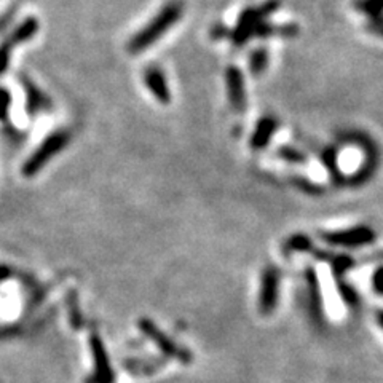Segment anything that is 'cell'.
<instances>
[{
  "label": "cell",
  "instance_id": "obj_1",
  "mask_svg": "<svg viewBox=\"0 0 383 383\" xmlns=\"http://www.w3.org/2000/svg\"><path fill=\"white\" fill-rule=\"evenodd\" d=\"M184 13V5L179 0H173L163 6V9L157 13L154 19L145 24L140 32H136L128 43V51L131 55H140L144 50H147L150 45L160 41L163 34L173 28V26L179 21Z\"/></svg>",
  "mask_w": 383,
  "mask_h": 383
},
{
  "label": "cell",
  "instance_id": "obj_2",
  "mask_svg": "<svg viewBox=\"0 0 383 383\" xmlns=\"http://www.w3.org/2000/svg\"><path fill=\"white\" fill-rule=\"evenodd\" d=\"M276 6H278L276 2H268L262 6H251V9L244 10L238 18L236 28L227 32L232 42L240 47V45L248 43L254 36L272 34L273 29L266 23V19Z\"/></svg>",
  "mask_w": 383,
  "mask_h": 383
},
{
  "label": "cell",
  "instance_id": "obj_3",
  "mask_svg": "<svg viewBox=\"0 0 383 383\" xmlns=\"http://www.w3.org/2000/svg\"><path fill=\"white\" fill-rule=\"evenodd\" d=\"M70 140H72V135L69 130L61 128L50 133L42 141V144L38 145L34 152H32V155L28 158V160L24 162L23 169H21L23 176L32 177L37 173H41V171L47 167V163L50 160H53L59 152L68 147V145L70 144Z\"/></svg>",
  "mask_w": 383,
  "mask_h": 383
},
{
  "label": "cell",
  "instance_id": "obj_4",
  "mask_svg": "<svg viewBox=\"0 0 383 383\" xmlns=\"http://www.w3.org/2000/svg\"><path fill=\"white\" fill-rule=\"evenodd\" d=\"M137 326H140V329L144 332L145 337H149V339L155 343L158 350H160L163 355H167V356H169V358L182 362V364H190L192 360H194L192 358V353L189 352V350L177 345V343L171 339V337L162 332L160 329H158L150 320L142 318V320H140V322H137Z\"/></svg>",
  "mask_w": 383,
  "mask_h": 383
},
{
  "label": "cell",
  "instance_id": "obj_5",
  "mask_svg": "<svg viewBox=\"0 0 383 383\" xmlns=\"http://www.w3.org/2000/svg\"><path fill=\"white\" fill-rule=\"evenodd\" d=\"M38 28H41V24H38L36 18H32V16L26 18L24 21L21 24H18L15 31L6 37V41L0 45V75L9 69L13 50H15L18 45L29 42L31 38L38 32Z\"/></svg>",
  "mask_w": 383,
  "mask_h": 383
},
{
  "label": "cell",
  "instance_id": "obj_6",
  "mask_svg": "<svg viewBox=\"0 0 383 383\" xmlns=\"http://www.w3.org/2000/svg\"><path fill=\"white\" fill-rule=\"evenodd\" d=\"M320 236L322 241L331 244V246H343V248H362L367 244H372L377 238L374 229L361 226L353 227L342 232H321Z\"/></svg>",
  "mask_w": 383,
  "mask_h": 383
},
{
  "label": "cell",
  "instance_id": "obj_7",
  "mask_svg": "<svg viewBox=\"0 0 383 383\" xmlns=\"http://www.w3.org/2000/svg\"><path fill=\"white\" fill-rule=\"evenodd\" d=\"M90 348L95 361V372L87 379V383H114L115 374L110 367L109 355L105 352L103 339L96 332L90 337Z\"/></svg>",
  "mask_w": 383,
  "mask_h": 383
},
{
  "label": "cell",
  "instance_id": "obj_8",
  "mask_svg": "<svg viewBox=\"0 0 383 383\" xmlns=\"http://www.w3.org/2000/svg\"><path fill=\"white\" fill-rule=\"evenodd\" d=\"M280 280V270L275 266H268L263 270L259 295V310L262 315H270L276 308V303H278Z\"/></svg>",
  "mask_w": 383,
  "mask_h": 383
},
{
  "label": "cell",
  "instance_id": "obj_9",
  "mask_svg": "<svg viewBox=\"0 0 383 383\" xmlns=\"http://www.w3.org/2000/svg\"><path fill=\"white\" fill-rule=\"evenodd\" d=\"M21 83L26 95V110L29 117H37L51 109L50 98L34 82L29 80L28 77H21Z\"/></svg>",
  "mask_w": 383,
  "mask_h": 383
},
{
  "label": "cell",
  "instance_id": "obj_10",
  "mask_svg": "<svg viewBox=\"0 0 383 383\" xmlns=\"http://www.w3.org/2000/svg\"><path fill=\"white\" fill-rule=\"evenodd\" d=\"M144 83L145 87L149 88V91L154 95L158 101L162 104H168L171 95H169V87L167 78H164L163 70L157 65H150V68L145 69L144 72Z\"/></svg>",
  "mask_w": 383,
  "mask_h": 383
},
{
  "label": "cell",
  "instance_id": "obj_11",
  "mask_svg": "<svg viewBox=\"0 0 383 383\" xmlns=\"http://www.w3.org/2000/svg\"><path fill=\"white\" fill-rule=\"evenodd\" d=\"M227 91L230 104L234 109L243 110L246 105V91H244V80L241 72L236 68H230L227 70Z\"/></svg>",
  "mask_w": 383,
  "mask_h": 383
},
{
  "label": "cell",
  "instance_id": "obj_12",
  "mask_svg": "<svg viewBox=\"0 0 383 383\" xmlns=\"http://www.w3.org/2000/svg\"><path fill=\"white\" fill-rule=\"evenodd\" d=\"M276 127H278V123L273 117H266L262 118V120L257 123V128L254 131L253 137H251V145H253L254 149H263L266 145L272 140V136L275 135Z\"/></svg>",
  "mask_w": 383,
  "mask_h": 383
},
{
  "label": "cell",
  "instance_id": "obj_13",
  "mask_svg": "<svg viewBox=\"0 0 383 383\" xmlns=\"http://www.w3.org/2000/svg\"><path fill=\"white\" fill-rule=\"evenodd\" d=\"M307 285H308V293H310V305H312V313L315 318L321 320V310H322V302H321V290L318 286V280H316V273L312 268L307 270L305 273ZM318 320V321H320Z\"/></svg>",
  "mask_w": 383,
  "mask_h": 383
},
{
  "label": "cell",
  "instance_id": "obj_14",
  "mask_svg": "<svg viewBox=\"0 0 383 383\" xmlns=\"http://www.w3.org/2000/svg\"><path fill=\"white\" fill-rule=\"evenodd\" d=\"M355 6L371 19L383 16V0H356Z\"/></svg>",
  "mask_w": 383,
  "mask_h": 383
},
{
  "label": "cell",
  "instance_id": "obj_15",
  "mask_svg": "<svg viewBox=\"0 0 383 383\" xmlns=\"http://www.w3.org/2000/svg\"><path fill=\"white\" fill-rule=\"evenodd\" d=\"M267 63H268V53L263 48L256 50L249 58L251 72H253V74H261V72L266 70Z\"/></svg>",
  "mask_w": 383,
  "mask_h": 383
},
{
  "label": "cell",
  "instance_id": "obj_16",
  "mask_svg": "<svg viewBox=\"0 0 383 383\" xmlns=\"http://www.w3.org/2000/svg\"><path fill=\"white\" fill-rule=\"evenodd\" d=\"M286 248L290 251H297V253H310L313 249V243L305 235H294L286 243Z\"/></svg>",
  "mask_w": 383,
  "mask_h": 383
},
{
  "label": "cell",
  "instance_id": "obj_17",
  "mask_svg": "<svg viewBox=\"0 0 383 383\" xmlns=\"http://www.w3.org/2000/svg\"><path fill=\"white\" fill-rule=\"evenodd\" d=\"M68 303H69V318H70L72 326L77 327V329H80L82 325H83V318H82L80 310H78V303H77L75 294L70 295V299H69Z\"/></svg>",
  "mask_w": 383,
  "mask_h": 383
},
{
  "label": "cell",
  "instance_id": "obj_18",
  "mask_svg": "<svg viewBox=\"0 0 383 383\" xmlns=\"http://www.w3.org/2000/svg\"><path fill=\"white\" fill-rule=\"evenodd\" d=\"M10 107H11V95L10 91L0 87V122L6 120V117L10 114Z\"/></svg>",
  "mask_w": 383,
  "mask_h": 383
},
{
  "label": "cell",
  "instance_id": "obj_19",
  "mask_svg": "<svg viewBox=\"0 0 383 383\" xmlns=\"http://www.w3.org/2000/svg\"><path fill=\"white\" fill-rule=\"evenodd\" d=\"M278 154H280V157L283 158V160H288V162H302L303 160V155L300 154V152H297L294 149H289V147L281 149Z\"/></svg>",
  "mask_w": 383,
  "mask_h": 383
},
{
  "label": "cell",
  "instance_id": "obj_20",
  "mask_svg": "<svg viewBox=\"0 0 383 383\" xmlns=\"http://www.w3.org/2000/svg\"><path fill=\"white\" fill-rule=\"evenodd\" d=\"M372 288L379 295H383V266L375 270L372 275Z\"/></svg>",
  "mask_w": 383,
  "mask_h": 383
},
{
  "label": "cell",
  "instance_id": "obj_21",
  "mask_svg": "<svg viewBox=\"0 0 383 383\" xmlns=\"http://www.w3.org/2000/svg\"><path fill=\"white\" fill-rule=\"evenodd\" d=\"M369 31L375 36L383 37V16L371 19V23H369Z\"/></svg>",
  "mask_w": 383,
  "mask_h": 383
},
{
  "label": "cell",
  "instance_id": "obj_22",
  "mask_svg": "<svg viewBox=\"0 0 383 383\" xmlns=\"http://www.w3.org/2000/svg\"><path fill=\"white\" fill-rule=\"evenodd\" d=\"M9 275H10L9 270H6L5 267H0V280L5 278V276H9Z\"/></svg>",
  "mask_w": 383,
  "mask_h": 383
},
{
  "label": "cell",
  "instance_id": "obj_23",
  "mask_svg": "<svg viewBox=\"0 0 383 383\" xmlns=\"http://www.w3.org/2000/svg\"><path fill=\"white\" fill-rule=\"evenodd\" d=\"M377 322L380 325V327L383 329V312H379L377 313Z\"/></svg>",
  "mask_w": 383,
  "mask_h": 383
}]
</instances>
